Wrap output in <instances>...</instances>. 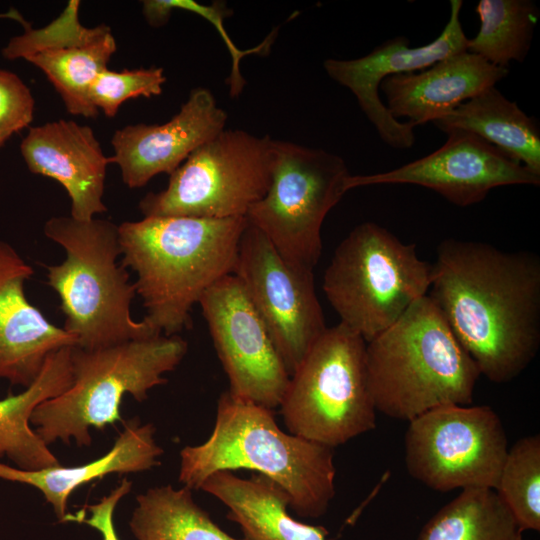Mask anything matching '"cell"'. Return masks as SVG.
<instances>
[{
  "instance_id": "obj_11",
  "label": "cell",
  "mask_w": 540,
  "mask_h": 540,
  "mask_svg": "<svg viewBox=\"0 0 540 540\" xmlns=\"http://www.w3.org/2000/svg\"><path fill=\"white\" fill-rule=\"evenodd\" d=\"M405 465L430 489L496 490L508 451L504 426L488 405H444L408 422Z\"/></svg>"
},
{
  "instance_id": "obj_31",
  "label": "cell",
  "mask_w": 540,
  "mask_h": 540,
  "mask_svg": "<svg viewBox=\"0 0 540 540\" xmlns=\"http://www.w3.org/2000/svg\"><path fill=\"white\" fill-rule=\"evenodd\" d=\"M166 82L162 67H148L101 72L90 89L92 104L108 118L116 116L125 101L137 97H152L162 93Z\"/></svg>"
},
{
  "instance_id": "obj_2",
  "label": "cell",
  "mask_w": 540,
  "mask_h": 540,
  "mask_svg": "<svg viewBox=\"0 0 540 540\" xmlns=\"http://www.w3.org/2000/svg\"><path fill=\"white\" fill-rule=\"evenodd\" d=\"M247 223L245 217L150 216L118 225L121 265L137 275L143 321L165 336L190 328L204 292L233 274Z\"/></svg>"
},
{
  "instance_id": "obj_17",
  "label": "cell",
  "mask_w": 540,
  "mask_h": 540,
  "mask_svg": "<svg viewBox=\"0 0 540 540\" xmlns=\"http://www.w3.org/2000/svg\"><path fill=\"white\" fill-rule=\"evenodd\" d=\"M33 268L0 239V380L30 386L53 352L77 345L75 336L49 322L27 299Z\"/></svg>"
},
{
  "instance_id": "obj_23",
  "label": "cell",
  "mask_w": 540,
  "mask_h": 540,
  "mask_svg": "<svg viewBox=\"0 0 540 540\" xmlns=\"http://www.w3.org/2000/svg\"><path fill=\"white\" fill-rule=\"evenodd\" d=\"M444 133H473L540 175V131L536 120L495 86L432 122Z\"/></svg>"
},
{
  "instance_id": "obj_9",
  "label": "cell",
  "mask_w": 540,
  "mask_h": 540,
  "mask_svg": "<svg viewBox=\"0 0 540 540\" xmlns=\"http://www.w3.org/2000/svg\"><path fill=\"white\" fill-rule=\"evenodd\" d=\"M269 188L245 218L290 264L313 270L322 252L321 228L349 191L343 158L320 148L273 140Z\"/></svg>"
},
{
  "instance_id": "obj_4",
  "label": "cell",
  "mask_w": 540,
  "mask_h": 540,
  "mask_svg": "<svg viewBox=\"0 0 540 540\" xmlns=\"http://www.w3.org/2000/svg\"><path fill=\"white\" fill-rule=\"evenodd\" d=\"M376 411L410 421L444 405H470L480 372L428 296L366 343Z\"/></svg>"
},
{
  "instance_id": "obj_8",
  "label": "cell",
  "mask_w": 540,
  "mask_h": 540,
  "mask_svg": "<svg viewBox=\"0 0 540 540\" xmlns=\"http://www.w3.org/2000/svg\"><path fill=\"white\" fill-rule=\"evenodd\" d=\"M365 349V340L342 323L327 327L280 403L289 433L334 449L376 427Z\"/></svg>"
},
{
  "instance_id": "obj_30",
  "label": "cell",
  "mask_w": 540,
  "mask_h": 540,
  "mask_svg": "<svg viewBox=\"0 0 540 540\" xmlns=\"http://www.w3.org/2000/svg\"><path fill=\"white\" fill-rule=\"evenodd\" d=\"M142 7L143 15L153 27H160L166 24L175 9L197 14L211 23L219 33L231 56V71L226 82L229 87V94L233 98L238 97L242 93L246 84L240 72L241 59L247 55H265L269 53L277 36V28H275L255 47L246 50L239 49L223 25L225 18L232 14V11L223 1H213L209 5H203L194 0H145L142 2Z\"/></svg>"
},
{
  "instance_id": "obj_10",
  "label": "cell",
  "mask_w": 540,
  "mask_h": 540,
  "mask_svg": "<svg viewBox=\"0 0 540 540\" xmlns=\"http://www.w3.org/2000/svg\"><path fill=\"white\" fill-rule=\"evenodd\" d=\"M273 140L224 129L170 174L164 190L146 194L140 211L144 217H245L269 188Z\"/></svg>"
},
{
  "instance_id": "obj_19",
  "label": "cell",
  "mask_w": 540,
  "mask_h": 540,
  "mask_svg": "<svg viewBox=\"0 0 540 540\" xmlns=\"http://www.w3.org/2000/svg\"><path fill=\"white\" fill-rule=\"evenodd\" d=\"M508 73V68L494 66L466 50L419 72L388 76L380 88L389 113L397 120L407 118L416 127L448 115Z\"/></svg>"
},
{
  "instance_id": "obj_29",
  "label": "cell",
  "mask_w": 540,
  "mask_h": 540,
  "mask_svg": "<svg viewBox=\"0 0 540 540\" xmlns=\"http://www.w3.org/2000/svg\"><path fill=\"white\" fill-rule=\"evenodd\" d=\"M80 1H69L67 7L57 19L41 29H32L17 11H10L6 15L23 24L24 33L12 37L2 49V56L7 60H15L39 53L45 50L64 49L83 46L91 43L105 34L111 32L106 25L86 28L78 21Z\"/></svg>"
},
{
  "instance_id": "obj_12",
  "label": "cell",
  "mask_w": 540,
  "mask_h": 540,
  "mask_svg": "<svg viewBox=\"0 0 540 540\" xmlns=\"http://www.w3.org/2000/svg\"><path fill=\"white\" fill-rule=\"evenodd\" d=\"M233 274L241 282L291 376L327 329L315 291L313 270L287 262L248 222L240 239Z\"/></svg>"
},
{
  "instance_id": "obj_33",
  "label": "cell",
  "mask_w": 540,
  "mask_h": 540,
  "mask_svg": "<svg viewBox=\"0 0 540 540\" xmlns=\"http://www.w3.org/2000/svg\"><path fill=\"white\" fill-rule=\"evenodd\" d=\"M132 489V482L124 478L108 495L102 497L96 504L85 505L76 513L66 515L64 522L86 524L98 531L102 540H120L113 520L118 502Z\"/></svg>"
},
{
  "instance_id": "obj_32",
  "label": "cell",
  "mask_w": 540,
  "mask_h": 540,
  "mask_svg": "<svg viewBox=\"0 0 540 540\" xmlns=\"http://www.w3.org/2000/svg\"><path fill=\"white\" fill-rule=\"evenodd\" d=\"M35 100L15 73L0 69V149L33 120Z\"/></svg>"
},
{
  "instance_id": "obj_1",
  "label": "cell",
  "mask_w": 540,
  "mask_h": 540,
  "mask_svg": "<svg viewBox=\"0 0 540 540\" xmlns=\"http://www.w3.org/2000/svg\"><path fill=\"white\" fill-rule=\"evenodd\" d=\"M430 293L480 375L507 383L540 347V258L477 241L446 239L432 264Z\"/></svg>"
},
{
  "instance_id": "obj_26",
  "label": "cell",
  "mask_w": 540,
  "mask_h": 540,
  "mask_svg": "<svg viewBox=\"0 0 540 540\" xmlns=\"http://www.w3.org/2000/svg\"><path fill=\"white\" fill-rule=\"evenodd\" d=\"M116 50L115 38L109 32L86 45L45 50L25 60L46 75L70 114L96 118L99 110L90 100V89L97 76L108 69Z\"/></svg>"
},
{
  "instance_id": "obj_18",
  "label": "cell",
  "mask_w": 540,
  "mask_h": 540,
  "mask_svg": "<svg viewBox=\"0 0 540 540\" xmlns=\"http://www.w3.org/2000/svg\"><path fill=\"white\" fill-rule=\"evenodd\" d=\"M20 152L33 174L60 183L71 199V217L81 221L107 210L103 202L107 166L112 163L93 129L73 120L30 127Z\"/></svg>"
},
{
  "instance_id": "obj_7",
  "label": "cell",
  "mask_w": 540,
  "mask_h": 540,
  "mask_svg": "<svg viewBox=\"0 0 540 540\" xmlns=\"http://www.w3.org/2000/svg\"><path fill=\"white\" fill-rule=\"evenodd\" d=\"M432 264L415 244L386 228L363 222L337 246L323 277V291L340 323L369 342L427 295Z\"/></svg>"
},
{
  "instance_id": "obj_22",
  "label": "cell",
  "mask_w": 540,
  "mask_h": 540,
  "mask_svg": "<svg viewBox=\"0 0 540 540\" xmlns=\"http://www.w3.org/2000/svg\"><path fill=\"white\" fill-rule=\"evenodd\" d=\"M71 350L64 347L50 354L30 386L0 399V458L6 456L18 469L37 471L61 465L31 428L30 418L39 404L71 385Z\"/></svg>"
},
{
  "instance_id": "obj_13",
  "label": "cell",
  "mask_w": 540,
  "mask_h": 540,
  "mask_svg": "<svg viewBox=\"0 0 540 540\" xmlns=\"http://www.w3.org/2000/svg\"><path fill=\"white\" fill-rule=\"evenodd\" d=\"M198 303L228 377V391L271 410L279 407L290 375L239 279L223 277Z\"/></svg>"
},
{
  "instance_id": "obj_6",
  "label": "cell",
  "mask_w": 540,
  "mask_h": 540,
  "mask_svg": "<svg viewBox=\"0 0 540 540\" xmlns=\"http://www.w3.org/2000/svg\"><path fill=\"white\" fill-rule=\"evenodd\" d=\"M187 350L182 337L163 334L95 350L73 346L71 385L39 404L30 422L46 445L74 439L88 447L91 427L104 429L119 421L125 394L146 400L150 389L167 383L163 375L180 364Z\"/></svg>"
},
{
  "instance_id": "obj_16",
  "label": "cell",
  "mask_w": 540,
  "mask_h": 540,
  "mask_svg": "<svg viewBox=\"0 0 540 540\" xmlns=\"http://www.w3.org/2000/svg\"><path fill=\"white\" fill-rule=\"evenodd\" d=\"M228 115L204 87L191 90L179 112L162 124H130L114 132L112 163L135 189L174 172L196 149L225 129Z\"/></svg>"
},
{
  "instance_id": "obj_25",
  "label": "cell",
  "mask_w": 540,
  "mask_h": 540,
  "mask_svg": "<svg viewBox=\"0 0 540 540\" xmlns=\"http://www.w3.org/2000/svg\"><path fill=\"white\" fill-rule=\"evenodd\" d=\"M416 540H528L494 489H464L422 527Z\"/></svg>"
},
{
  "instance_id": "obj_15",
  "label": "cell",
  "mask_w": 540,
  "mask_h": 540,
  "mask_svg": "<svg viewBox=\"0 0 540 540\" xmlns=\"http://www.w3.org/2000/svg\"><path fill=\"white\" fill-rule=\"evenodd\" d=\"M461 0L450 1L449 19L432 42L411 47L406 37L398 36L356 59H326L327 75L348 88L375 127L382 141L394 149H408L415 143L414 128L395 119L379 96L381 82L388 76L424 70L451 55L467 50L468 39L460 21Z\"/></svg>"
},
{
  "instance_id": "obj_27",
  "label": "cell",
  "mask_w": 540,
  "mask_h": 540,
  "mask_svg": "<svg viewBox=\"0 0 540 540\" xmlns=\"http://www.w3.org/2000/svg\"><path fill=\"white\" fill-rule=\"evenodd\" d=\"M475 11L480 27L468 39L467 51L501 68L522 62L538 21L537 6L529 0H480Z\"/></svg>"
},
{
  "instance_id": "obj_24",
  "label": "cell",
  "mask_w": 540,
  "mask_h": 540,
  "mask_svg": "<svg viewBox=\"0 0 540 540\" xmlns=\"http://www.w3.org/2000/svg\"><path fill=\"white\" fill-rule=\"evenodd\" d=\"M136 502L129 528L137 540H247L222 530L185 486L149 488Z\"/></svg>"
},
{
  "instance_id": "obj_21",
  "label": "cell",
  "mask_w": 540,
  "mask_h": 540,
  "mask_svg": "<svg viewBox=\"0 0 540 540\" xmlns=\"http://www.w3.org/2000/svg\"><path fill=\"white\" fill-rule=\"evenodd\" d=\"M200 489L228 508L227 518L240 526L247 540H326L329 534L324 526L294 519L287 509V493L260 474L245 479L232 471H218Z\"/></svg>"
},
{
  "instance_id": "obj_20",
  "label": "cell",
  "mask_w": 540,
  "mask_h": 540,
  "mask_svg": "<svg viewBox=\"0 0 540 540\" xmlns=\"http://www.w3.org/2000/svg\"><path fill=\"white\" fill-rule=\"evenodd\" d=\"M155 427L139 418L124 423L112 448L103 456L72 467L62 465L37 471H25L0 463V479L30 485L38 489L51 505L59 522H64L71 494L83 485L106 475L136 473L160 464L163 449L156 443Z\"/></svg>"
},
{
  "instance_id": "obj_28",
  "label": "cell",
  "mask_w": 540,
  "mask_h": 540,
  "mask_svg": "<svg viewBox=\"0 0 540 540\" xmlns=\"http://www.w3.org/2000/svg\"><path fill=\"white\" fill-rule=\"evenodd\" d=\"M524 532L540 530V436L518 439L508 448L495 490Z\"/></svg>"
},
{
  "instance_id": "obj_14",
  "label": "cell",
  "mask_w": 540,
  "mask_h": 540,
  "mask_svg": "<svg viewBox=\"0 0 540 540\" xmlns=\"http://www.w3.org/2000/svg\"><path fill=\"white\" fill-rule=\"evenodd\" d=\"M447 135L440 148L413 162L387 172L350 175L349 190L413 184L437 192L456 206L467 207L481 202L500 186L540 184V175L477 135L461 130Z\"/></svg>"
},
{
  "instance_id": "obj_5",
  "label": "cell",
  "mask_w": 540,
  "mask_h": 540,
  "mask_svg": "<svg viewBox=\"0 0 540 540\" xmlns=\"http://www.w3.org/2000/svg\"><path fill=\"white\" fill-rule=\"evenodd\" d=\"M43 231L65 250L61 264L47 267V277L61 302L63 329L76 337L77 347L95 350L161 335L131 315L136 288L117 263L118 225L59 216L47 220Z\"/></svg>"
},
{
  "instance_id": "obj_3",
  "label": "cell",
  "mask_w": 540,
  "mask_h": 540,
  "mask_svg": "<svg viewBox=\"0 0 540 540\" xmlns=\"http://www.w3.org/2000/svg\"><path fill=\"white\" fill-rule=\"evenodd\" d=\"M248 469L272 480L303 518L323 516L335 496L333 448L287 433L271 409L223 392L205 442L180 452L179 482L189 489L218 471Z\"/></svg>"
}]
</instances>
